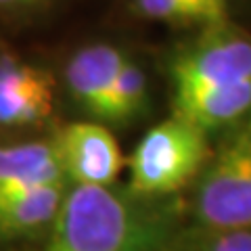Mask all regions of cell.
Listing matches in <instances>:
<instances>
[{"label": "cell", "instance_id": "13", "mask_svg": "<svg viewBox=\"0 0 251 251\" xmlns=\"http://www.w3.org/2000/svg\"><path fill=\"white\" fill-rule=\"evenodd\" d=\"M157 251H251V228L182 222Z\"/></svg>", "mask_w": 251, "mask_h": 251}, {"label": "cell", "instance_id": "1", "mask_svg": "<svg viewBox=\"0 0 251 251\" xmlns=\"http://www.w3.org/2000/svg\"><path fill=\"white\" fill-rule=\"evenodd\" d=\"M182 201L115 184H69L44 237L13 251H157L182 224Z\"/></svg>", "mask_w": 251, "mask_h": 251}, {"label": "cell", "instance_id": "2", "mask_svg": "<svg viewBox=\"0 0 251 251\" xmlns=\"http://www.w3.org/2000/svg\"><path fill=\"white\" fill-rule=\"evenodd\" d=\"M211 153L205 132L172 113L153 126L126 159V188L140 197H176L197 180Z\"/></svg>", "mask_w": 251, "mask_h": 251}, {"label": "cell", "instance_id": "14", "mask_svg": "<svg viewBox=\"0 0 251 251\" xmlns=\"http://www.w3.org/2000/svg\"><path fill=\"white\" fill-rule=\"evenodd\" d=\"M54 0H0V15H11V17H21V15H31L46 9Z\"/></svg>", "mask_w": 251, "mask_h": 251}, {"label": "cell", "instance_id": "10", "mask_svg": "<svg viewBox=\"0 0 251 251\" xmlns=\"http://www.w3.org/2000/svg\"><path fill=\"white\" fill-rule=\"evenodd\" d=\"M52 182H67L52 140L0 143V193Z\"/></svg>", "mask_w": 251, "mask_h": 251}, {"label": "cell", "instance_id": "12", "mask_svg": "<svg viewBox=\"0 0 251 251\" xmlns=\"http://www.w3.org/2000/svg\"><path fill=\"white\" fill-rule=\"evenodd\" d=\"M138 17L178 29H203L230 21V0H130Z\"/></svg>", "mask_w": 251, "mask_h": 251}, {"label": "cell", "instance_id": "7", "mask_svg": "<svg viewBox=\"0 0 251 251\" xmlns=\"http://www.w3.org/2000/svg\"><path fill=\"white\" fill-rule=\"evenodd\" d=\"M67 182H52L0 193V247L38 243L59 214Z\"/></svg>", "mask_w": 251, "mask_h": 251}, {"label": "cell", "instance_id": "5", "mask_svg": "<svg viewBox=\"0 0 251 251\" xmlns=\"http://www.w3.org/2000/svg\"><path fill=\"white\" fill-rule=\"evenodd\" d=\"M57 82L36 63L13 50H0V132L40 130L54 111Z\"/></svg>", "mask_w": 251, "mask_h": 251}, {"label": "cell", "instance_id": "3", "mask_svg": "<svg viewBox=\"0 0 251 251\" xmlns=\"http://www.w3.org/2000/svg\"><path fill=\"white\" fill-rule=\"evenodd\" d=\"M193 184V222L251 228V115L228 130Z\"/></svg>", "mask_w": 251, "mask_h": 251}, {"label": "cell", "instance_id": "6", "mask_svg": "<svg viewBox=\"0 0 251 251\" xmlns=\"http://www.w3.org/2000/svg\"><path fill=\"white\" fill-rule=\"evenodd\" d=\"M52 147L69 184H115L126 166L113 132L97 120L63 126Z\"/></svg>", "mask_w": 251, "mask_h": 251}, {"label": "cell", "instance_id": "4", "mask_svg": "<svg viewBox=\"0 0 251 251\" xmlns=\"http://www.w3.org/2000/svg\"><path fill=\"white\" fill-rule=\"evenodd\" d=\"M172 90L251 80V36L232 21L197 29L168 57Z\"/></svg>", "mask_w": 251, "mask_h": 251}, {"label": "cell", "instance_id": "9", "mask_svg": "<svg viewBox=\"0 0 251 251\" xmlns=\"http://www.w3.org/2000/svg\"><path fill=\"white\" fill-rule=\"evenodd\" d=\"M172 113L201 128L207 136L232 130L251 115V80L172 90Z\"/></svg>", "mask_w": 251, "mask_h": 251}, {"label": "cell", "instance_id": "11", "mask_svg": "<svg viewBox=\"0 0 251 251\" xmlns=\"http://www.w3.org/2000/svg\"><path fill=\"white\" fill-rule=\"evenodd\" d=\"M149 107H151V88L147 72L132 54H128L107 92L97 122L122 128L143 117Z\"/></svg>", "mask_w": 251, "mask_h": 251}, {"label": "cell", "instance_id": "8", "mask_svg": "<svg viewBox=\"0 0 251 251\" xmlns=\"http://www.w3.org/2000/svg\"><path fill=\"white\" fill-rule=\"evenodd\" d=\"M128 54V50L113 42H90L67 59L63 69L65 90L92 120L99 117L107 92Z\"/></svg>", "mask_w": 251, "mask_h": 251}]
</instances>
